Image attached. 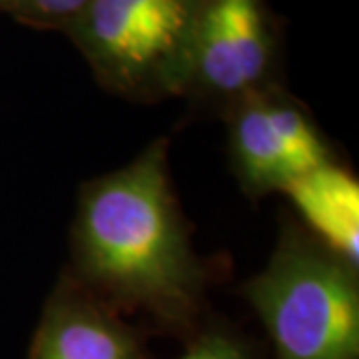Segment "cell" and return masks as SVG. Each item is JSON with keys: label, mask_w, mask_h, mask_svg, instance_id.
Here are the masks:
<instances>
[{"label": "cell", "mask_w": 359, "mask_h": 359, "mask_svg": "<svg viewBox=\"0 0 359 359\" xmlns=\"http://www.w3.org/2000/svg\"><path fill=\"white\" fill-rule=\"evenodd\" d=\"M233 172L250 196L283 192L332 158L308 112L269 84L228 106Z\"/></svg>", "instance_id": "277c9868"}, {"label": "cell", "mask_w": 359, "mask_h": 359, "mask_svg": "<svg viewBox=\"0 0 359 359\" xmlns=\"http://www.w3.org/2000/svg\"><path fill=\"white\" fill-rule=\"evenodd\" d=\"M278 359H359L358 268L294 226L244 285Z\"/></svg>", "instance_id": "7a4b0ae2"}, {"label": "cell", "mask_w": 359, "mask_h": 359, "mask_svg": "<svg viewBox=\"0 0 359 359\" xmlns=\"http://www.w3.org/2000/svg\"><path fill=\"white\" fill-rule=\"evenodd\" d=\"M72 257L84 290L176 323L196 311L205 273L172 190L166 140L82 186Z\"/></svg>", "instance_id": "6da1fadb"}, {"label": "cell", "mask_w": 359, "mask_h": 359, "mask_svg": "<svg viewBox=\"0 0 359 359\" xmlns=\"http://www.w3.org/2000/svg\"><path fill=\"white\" fill-rule=\"evenodd\" d=\"M290 198L308 233L353 268L359 264V184L334 160L294 180Z\"/></svg>", "instance_id": "52a82bcc"}, {"label": "cell", "mask_w": 359, "mask_h": 359, "mask_svg": "<svg viewBox=\"0 0 359 359\" xmlns=\"http://www.w3.org/2000/svg\"><path fill=\"white\" fill-rule=\"evenodd\" d=\"M88 0H22L16 16L40 28H62L70 25Z\"/></svg>", "instance_id": "ba28073f"}, {"label": "cell", "mask_w": 359, "mask_h": 359, "mask_svg": "<svg viewBox=\"0 0 359 359\" xmlns=\"http://www.w3.org/2000/svg\"><path fill=\"white\" fill-rule=\"evenodd\" d=\"M205 0H88L65 30L112 94L158 102L188 94Z\"/></svg>", "instance_id": "3957f363"}, {"label": "cell", "mask_w": 359, "mask_h": 359, "mask_svg": "<svg viewBox=\"0 0 359 359\" xmlns=\"http://www.w3.org/2000/svg\"><path fill=\"white\" fill-rule=\"evenodd\" d=\"M32 359H138V346L82 285L68 283L46 308Z\"/></svg>", "instance_id": "8992f818"}, {"label": "cell", "mask_w": 359, "mask_h": 359, "mask_svg": "<svg viewBox=\"0 0 359 359\" xmlns=\"http://www.w3.org/2000/svg\"><path fill=\"white\" fill-rule=\"evenodd\" d=\"M176 359H252L236 337L226 332H204Z\"/></svg>", "instance_id": "9c48e42d"}, {"label": "cell", "mask_w": 359, "mask_h": 359, "mask_svg": "<svg viewBox=\"0 0 359 359\" xmlns=\"http://www.w3.org/2000/svg\"><path fill=\"white\" fill-rule=\"evenodd\" d=\"M276 32L264 0H205L188 94L226 104L273 84Z\"/></svg>", "instance_id": "5b68a950"}]
</instances>
